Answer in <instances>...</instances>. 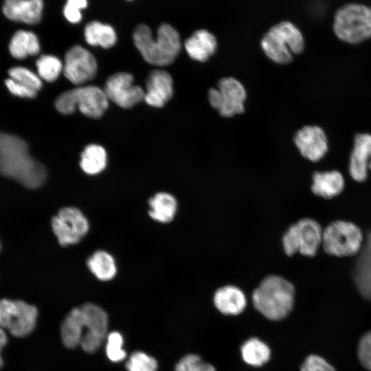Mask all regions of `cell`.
Returning <instances> with one entry per match:
<instances>
[{"instance_id":"6da1fadb","label":"cell","mask_w":371,"mask_h":371,"mask_svg":"<svg viewBox=\"0 0 371 371\" xmlns=\"http://www.w3.org/2000/svg\"><path fill=\"white\" fill-rule=\"evenodd\" d=\"M0 175L33 189L41 186L47 179L45 168L30 155L27 143L3 132H0Z\"/></svg>"},{"instance_id":"7a4b0ae2","label":"cell","mask_w":371,"mask_h":371,"mask_svg":"<svg viewBox=\"0 0 371 371\" xmlns=\"http://www.w3.org/2000/svg\"><path fill=\"white\" fill-rule=\"evenodd\" d=\"M133 38L144 59L156 66L163 67L173 63L181 48L179 33L167 23L159 27L156 38L148 26L140 24L135 29Z\"/></svg>"},{"instance_id":"3957f363","label":"cell","mask_w":371,"mask_h":371,"mask_svg":"<svg viewBox=\"0 0 371 371\" xmlns=\"http://www.w3.org/2000/svg\"><path fill=\"white\" fill-rule=\"evenodd\" d=\"M295 296L293 284L278 276H269L252 294L254 307L265 317L280 320L291 312Z\"/></svg>"},{"instance_id":"277c9868","label":"cell","mask_w":371,"mask_h":371,"mask_svg":"<svg viewBox=\"0 0 371 371\" xmlns=\"http://www.w3.org/2000/svg\"><path fill=\"white\" fill-rule=\"evenodd\" d=\"M304 39L300 30L289 21L273 26L261 40V47L265 55L278 64H288L293 56L304 49Z\"/></svg>"},{"instance_id":"5b68a950","label":"cell","mask_w":371,"mask_h":371,"mask_svg":"<svg viewBox=\"0 0 371 371\" xmlns=\"http://www.w3.org/2000/svg\"><path fill=\"white\" fill-rule=\"evenodd\" d=\"M333 30L341 41L359 44L371 38V8L360 3H348L336 12Z\"/></svg>"},{"instance_id":"8992f818","label":"cell","mask_w":371,"mask_h":371,"mask_svg":"<svg viewBox=\"0 0 371 371\" xmlns=\"http://www.w3.org/2000/svg\"><path fill=\"white\" fill-rule=\"evenodd\" d=\"M109 106V99L104 91L96 86L76 87L61 93L55 106L62 114H71L78 108L84 115L100 117Z\"/></svg>"},{"instance_id":"52a82bcc","label":"cell","mask_w":371,"mask_h":371,"mask_svg":"<svg viewBox=\"0 0 371 371\" xmlns=\"http://www.w3.org/2000/svg\"><path fill=\"white\" fill-rule=\"evenodd\" d=\"M363 234L355 224L337 221L329 224L322 233L324 251L333 256H348L357 254L362 245Z\"/></svg>"},{"instance_id":"ba28073f","label":"cell","mask_w":371,"mask_h":371,"mask_svg":"<svg viewBox=\"0 0 371 371\" xmlns=\"http://www.w3.org/2000/svg\"><path fill=\"white\" fill-rule=\"evenodd\" d=\"M322 233L316 221L308 218L300 220L290 226L283 236L284 252L288 256L297 252L307 256H315L322 244Z\"/></svg>"},{"instance_id":"9c48e42d","label":"cell","mask_w":371,"mask_h":371,"mask_svg":"<svg viewBox=\"0 0 371 371\" xmlns=\"http://www.w3.org/2000/svg\"><path fill=\"white\" fill-rule=\"evenodd\" d=\"M36 308L21 300H0V327L15 337L30 334L36 324Z\"/></svg>"},{"instance_id":"30bf717a","label":"cell","mask_w":371,"mask_h":371,"mask_svg":"<svg viewBox=\"0 0 371 371\" xmlns=\"http://www.w3.org/2000/svg\"><path fill=\"white\" fill-rule=\"evenodd\" d=\"M247 93L243 85L232 77L223 78L217 83V88L208 91L211 106L223 117H232L243 113Z\"/></svg>"},{"instance_id":"8fae6325","label":"cell","mask_w":371,"mask_h":371,"mask_svg":"<svg viewBox=\"0 0 371 371\" xmlns=\"http://www.w3.org/2000/svg\"><path fill=\"white\" fill-rule=\"evenodd\" d=\"M83 332L80 346L87 353L96 352L107 337L108 316L100 307L87 303L80 306Z\"/></svg>"},{"instance_id":"7c38bea8","label":"cell","mask_w":371,"mask_h":371,"mask_svg":"<svg viewBox=\"0 0 371 371\" xmlns=\"http://www.w3.org/2000/svg\"><path fill=\"white\" fill-rule=\"evenodd\" d=\"M52 226L63 246L77 243L89 229L85 216L79 210L71 207L61 209L52 218Z\"/></svg>"},{"instance_id":"4fadbf2b","label":"cell","mask_w":371,"mask_h":371,"mask_svg":"<svg viewBox=\"0 0 371 371\" xmlns=\"http://www.w3.org/2000/svg\"><path fill=\"white\" fill-rule=\"evenodd\" d=\"M131 74L119 72L111 76L106 81L104 91L109 99L124 109L131 108L144 98L145 91L133 85Z\"/></svg>"},{"instance_id":"5bb4252c","label":"cell","mask_w":371,"mask_h":371,"mask_svg":"<svg viewBox=\"0 0 371 371\" xmlns=\"http://www.w3.org/2000/svg\"><path fill=\"white\" fill-rule=\"evenodd\" d=\"M63 71L71 83L81 85L95 77L97 62L89 50L81 45H75L66 53Z\"/></svg>"},{"instance_id":"9a60e30c","label":"cell","mask_w":371,"mask_h":371,"mask_svg":"<svg viewBox=\"0 0 371 371\" xmlns=\"http://www.w3.org/2000/svg\"><path fill=\"white\" fill-rule=\"evenodd\" d=\"M294 143L302 156L313 162L321 160L328 150L326 133L316 125L304 126L298 130L294 136Z\"/></svg>"},{"instance_id":"2e32d148","label":"cell","mask_w":371,"mask_h":371,"mask_svg":"<svg viewBox=\"0 0 371 371\" xmlns=\"http://www.w3.org/2000/svg\"><path fill=\"white\" fill-rule=\"evenodd\" d=\"M370 159L371 135L366 133L356 134L348 165L350 175L355 181L362 182L367 179Z\"/></svg>"},{"instance_id":"e0dca14e","label":"cell","mask_w":371,"mask_h":371,"mask_svg":"<svg viewBox=\"0 0 371 371\" xmlns=\"http://www.w3.org/2000/svg\"><path fill=\"white\" fill-rule=\"evenodd\" d=\"M144 100L150 106L162 107L173 95V80L167 71L154 70L148 75Z\"/></svg>"},{"instance_id":"ac0fdd59","label":"cell","mask_w":371,"mask_h":371,"mask_svg":"<svg viewBox=\"0 0 371 371\" xmlns=\"http://www.w3.org/2000/svg\"><path fill=\"white\" fill-rule=\"evenodd\" d=\"M43 10V0H5L2 7L8 19L29 25L41 21Z\"/></svg>"},{"instance_id":"d6986e66","label":"cell","mask_w":371,"mask_h":371,"mask_svg":"<svg viewBox=\"0 0 371 371\" xmlns=\"http://www.w3.org/2000/svg\"><path fill=\"white\" fill-rule=\"evenodd\" d=\"M188 56L198 62L207 61L216 51L215 36L206 30L195 31L184 43Z\"/></svg>"},{"instance_id":"ffe728a7","label":"cell","mask_w":371,"mask_h":371,"mask_svg":"<svg viewBox=\"0 0 371 371\" xmlns=\"http://www.w3.org/2000/svg\"><path fill=\"white\" fill-rule=\"evenodd\" d=\"M214 304L221 313L226 315H237L245 308L247 299L239 288L227 285L219 288L215 292Z\"/></svg>"},{"instance_id":"44dd1931","label":"cell","mask_w":371,"mask_h":371,"mask_svg":"<svg viewBox=\"0 0 371 371\" xmlns=\"http://www.w3.org/2000/svg\"><path fill=\"white\" fill-rule=\"evenodd\" d=\"M313 192L324 199H330L339 194L344 188V179L337 170L315 172L312 176Z\"/></svg>"},{"instance_id":"7402d4cb","label":"cell","mask_w":371,"mask_h":371,"mask_svg":"<svg viewBox=\"0 0 371 371\" xmlns=\"http://www.w3.org/2000/svg\"><path fill=\"white\" fill-rule=\"evenodd\" d=\"M82 332V311L78 306L71 310L62 322L60 335L64 345L68 348L80 346Z\"/></svg>"},{"instance_id":"603a6c76","label":"cell","mask_w":371,"mask_h":371,"mask_svg":"<svg viewBox=\"0 0 371 371\" xmlns=\"http://www.w3.org/2000/svg\"><path fill=\"white\" fill-rule=\"evenodd\" d=\"M41 46L37 36L27 30H19L12 36L9 43V51L16 59H24L40 52Z\"/></svg>"},{"instance_id":"cb8c5ba5","label":"cell","mask_w":371,"mask_h":371,"mask_svg":"<svg viewBox=\"0 0 371 371\" xmlns=\"http://www.w3.org/2000/svg\"><path fill=\"white\" fill-rule=\"evenodd\" d=\"M84 36L89 45L106 49L113 47L117 41L113 27L98 21L87 24L84 30Z\"/></svg>"},{"instance_id":"d4e9b609","label":"cell","mask_w":371,"mask_h":371,"mask_svg":"<svg viewBox=\"0 0 371 371\" xmlns=\"http://www.w3.org/2000/svg\"><path fill=\"white\" fill-rule=\"evenodd\" d=\"M149 214L161 223L171 221L176 213L177 203L175 198L166 192L156 194L149 201Z\"/></svg>"},{"instance_id":"484cf974","label":"cell","mask_w":371,"mask_h":371,"mask_svg":"<svg viewBox=\"0 0 371 371\" xmlns=\"http://www.w3.org/2000/svg\"><path fill=\"white\" fill-rule=\"evenodd\" d=\"M240 352L243 361L254 367L265 364L271 356L269 346L256 337L247 340L241 346Z\"/></svg>"},{"instance_id":"4316f807","label":"cell","mask_w":371,"mask_h":371,"mask_svg":"<svg viewBox=\"0 0 371 371\" xmlns=\"http://www.w3.org/2000/svg\"><path fill=\"white\" fill-rule=\"evenodd\" d=\"M106 161L104 148L97 144H90L85 147L81 154L80 166L85 172L96 175L105 168Z\"/></svg>"},{"instance_id":"83f0119b","label":"cell","mask_w":371,"mask_h":371,"mask_svg":"<svg viewBox=\"0 0 371 371\" xmlns=\"http://www.w3.org/2000/svg\"><path fill=\"white\" fill-rule=\"evenodd\" d=\"M91 271L101 280H109L114 277L116 266L113 257L104 251L95 252L87 260Z\"/></svg>"},{"instance_id":"f1b7e54d","label":"cell","mask_w":371,"mask_h":371,"mask_svg":"<svg viewBox=\"0 0 371 371\" xmlns=\"http://www.w3.org/2000/svg\"><path fill=\"white\" fill-rule=\"evenodd\" d=\"M41 79L52 82L56 80L63 69L61 60L53 55H42L36 62Z\"/></svg>"},{"instance_id":"f546056e","label":"cell","mask_w":371,"mask_h":371,"mask_svg":"<svg viewBox=\"0 0 371 371\" xmlns=\"http://www.w3.org/2000/svg\"><path fill=\"white\" fill-rule=\"evenodd\" d=\"M10 78L12 80L38 91L42 87V81L38 75L24 67H14L9 69Z\"/></svg>"},{"instance_id":"4dcf8cb0","label":"cell","mask_w":371,"mask_h":371,"mask_svg":"<svg viewBox=\"0 0 371 371\" xmlns=\"http://www.w3.org/2000/svg\"><path fill=\"white\" fill-rule=\"evenodd\" d=\"M126 367L128 371H157V362L147 354L137 351L131 354Z\"/></svg>"},{"instance_id":"1f68e13d","label":"cell","mask_w":371,"mask_h":371,"mask_svg":"<svg viewBox=\"0 0 371 371\" xmlns=\"http://www.w3.org/2000/svg\"><path fill=\"white\" fill-rule=\"evenodd\" d=\"M175 371H216L210 363L205 362L199 355L189 354L182 357L175 365Z\"/></svg>"},{"instance_id":"d6a6232c","label":"cell","mask_w":371,"mask_h":371,"mask_svg":"<svg viewBox=\"0 0 371 371\" xmlns=\"http://www.w3.org/2000/svg\"><path fill=\"white\" fill-rule=\"evenodd\" d=\"M123 337L118 332H111L106 337V354L113 362H119L125 359L126 352L122 348Z\"/></svg>"},{"instance_id":"836d02e7","label":"cell","mask_w":371,"mask_h":371,"mask_svg":"<svg viewBox=\"0 0 371 371\" xmlns=\"http://www.w3.org/2000/svg\"><path fill=\"white\" fill-rule=\"evenodd\" d=\"M357 355L361 365L371 371V330L366 333L360 339Z\"/></svg>"},{"instance_id":"e575fe53","label":"cell","mask_w":371,"mask_h":371,"mask_svg":"<svg viewBox=\"0 0 371 371\" xmlns=\"http://www.w3.org/2000/svg\"><path fill=\"white\" fill-rule=\"evenodd\" d=\"M301 371H335L334 367L323 357L317 355H308L300 368Z\"/></svg>"},{"instance_id":"d590c367","label":"cell","mask_w":371,"mask_h":371,"mask_svg":"<svg viewBox=\"0 0 371 371\" xmlns=\"http://www.w3.org/2000/svg\"><path fill=\"white\" fill-rule=\"evenodd\" d=\"M5 84L9 91L14 95L24 98H33L36 95L37 91L12 80L10 78L5 80Z\"/></svg>"},{"instance_id":"8d00e7d4","label":"cell","mask_w":371,"mask_h":371,"mask_svg":"<svg viewBox=\"0 0 371 371\" xmlns=\"http://www.w3.org/2000/svg\"><path fill=\"white\" fill-rule=\"evenodd\" d=\"M63 14L66 19L71 23H78L82 20L81 10L65 3Z\"/></svg>"},{"instance_id":"74e56055","label":"cell","mask_w":371,"mask_h":371,"mask_svg":"<svg viewBox=\"0 0 371 371\" xmlns=\"http://www.w3.org/2000/svg\"><path fill=\"white\" fill-rule=\"evenodd\" d=\"M66 3L82 10L87 8L88 2L87 0H67Z\"/></svg>"},{"instance_id":"f35d334b","label":"cell","mask_w":371,"mask_h":371,"mask_svg":"<svg viewBox=\"0 0 371 371\" xmlns=\"http://www.w3.org/2000/svg\"><path fill=\"white\" fill-rule=\"evenodd\" d=\"M7 343V336L3 328L0 327V368L3 365V359L1 358V352L4 346Z\"/></svg>"},{"instance_id":"ab89813d","label":"cell","mask_w":371,"mask_h":371,"mask_svg":"<svg viewBox=\"0 0 371 371\" xmlns=\"http://www.w3.org/2000/svg\"><path fill=\"white\" fill-rule=\"evenodd\" d=\"M369 170H371V159H370V161L369 162Z\"/></svg>"},{"instance_id":"60d3db41","label":"cell","mask_w":371,"mask_h":371,"mask_svg":"<svg viewBox=\"0 0 371 371\" xmlns=\"http://www.w3.org/2000/svg\"><path fill=\"white\" fill-rule=\"evenodd\" d=\"M127 1H132V0H127Z\"/></svg>"}]
</instances>
